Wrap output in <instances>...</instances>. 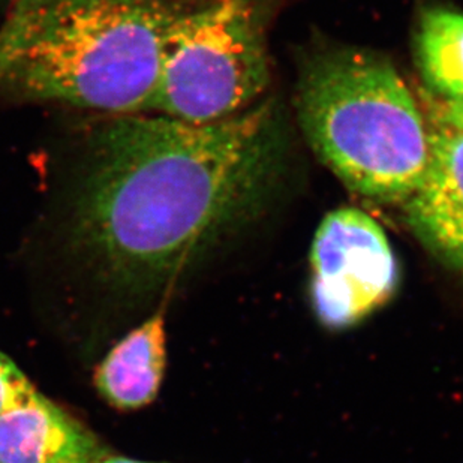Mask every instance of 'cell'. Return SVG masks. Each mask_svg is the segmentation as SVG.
I'll list each match as a JSON object with an SVG mask.
<instances>
[{"mask_svg":"<svg viewBox=\"0 0 463 463\" xmlns=\"http://www.w3.org/2000/svg\"><path fill=\"white\" fill-rule=\"evenodd\" d=\"M402 207L420 243L463 279V131L430 127L428 170Z\"/></svg>","mask_w":463,"mask_h":463,"instance_id":"obj_6","label":"cell"},{"mask_svg":"<svg viewBox=\"0 0 463 463\" xmlns=\"http://www.w3.org/2000/svg\"><path fill=\"white\" fill-rule=\"evenodd\" d=\"M276 0H184L162 45L154 111L193 125L248 109L270 83Z\"/></svg>","mask_w":463,"mask_h":463,"instance_id":"obj_4","label":"cell"},{"mask_svg":"<svg viewBox=\"0 0 463 463\" xmlns=\"http://www.w3.org/2000/svg\"><path fill=\"white\" fill-rule=\"evenodd\" d=\"M310 147L351 193L380 204L411 197L430 159V127L387 59L364 50L321 52L298 86Z\"/></svg>","mask_w":463,"mask_h":463,"instance_id":"obj_3","label":"cell"},{"mask_svg":"<svg viewBox=\"0 0 463 463\" xmlns=\"http://www.w3.org/2000/svg\"><path fill=\"white\" fill-rule=\"evenodd\" d=\"M433 122L442 127L463 131V98L459 99H439L429 97Z\"/></svg>","mask_w":463,"mask_h":463,"instance_id":"obj_11","label":"cell"},{"mask_svg":"<svg viewBox=\"0 0 463 463\" xmlns=\"http://www.w3.org/2000/svg\"><path fill=\"white\" fill-rule=\"evenodd\" d=\"M414 52L415 65L430 97L463 98V13L444 6L421 9Z\"/></svg>","mask_w":463,"mask_h":463,"instance_id":"obj_9","label":"cell"},{"mask_svg":"<svg viewBox=\"0 0 463 463\" xmlns=\"http://www.w3.org/2000/svg\"><path fill=\"white\" fill-rule=\"evenodd\" d=\"M310 303L319 323L345 330L393 298L399 267L389 237L355 207L333 210L310 248Z\"/></svg>","mask_w":463,"mask_h":463,"instance_id":"obj_5","label":"cell"},{"mask_svg":"<svg viewBox=\"0 0 463 463\" xmlns=\"http://www.w3.org/2000/svg\"><path fill=\"white\" fill-rule=\"evenodd\" d=\"M165 369V318L159 310L107 353L95 369L93 385L109 407L138 411L157 398Z\"/></svg>","mask_w":463,"mask_h":463,"instance_id":"obj_8","label":"cell"},{"mask_svg":"<svg viewBox=\"0 0 463 463\" xmlns=\"http://www.w3.org/2000/svg\"><path fill=\"white\" fill-rule=\"evenodd\" d=\"M270 102L206 125L116 116L84 145L61 206L68 257L105 293H166L248 207L270 168Z\"/></svg>","mask_w":463,"mask_h":463,"instance_id":"obj_1","label":"cell"},{"mask_svg":"<svg viewBox=\"0 0 463 463\" xmlns=\"http://www.w3.org/2000/svg\"><path fill=\"white\" fill-rule=\"evenodd\" d=\"M97 463H157V462H146V460L131 459V458H125V456L118 455H105L102 459L98 460Z\"/></svg>","mask_w":463,"mask_h":463,"instance_id":"obj_12","label":"cell"},{"mask_svg":"<svg viewBox=\"0 0 463 463\" xmlns=\"http://www.w3.org/2000/svg\"><path fill=\"white\" fill-rule=\"evenodd\" d=\"M35 385L11 357L0 351V414L35 393Z\"/></svg>","mask_w":463,"mask_h":463,"instance_id":"obj_10","label":"cell"},{"mask_svg":"<svg viewBox=\"0 0 463 463\" xmlns=\"http://www.w3.org/2000/svg\"><path fill=\"white\" fill-rule=\"evenodd\" d=\"M105 455L92 429L38 390L0 414V463H97Z\"/></svg>","mask_w":463,"mask_h":463,"instance_id":"obj_7","label":"cell"},{"mask_svg":"<svg viewBox=\"0 0 463 463\" xmlns=\"http://www.w3.org/2000/svg\"><path fill=\"white\" fill-rule=\"evenodd\" d=\"M184 2L13 0L0 26V98L152 113L162 45Z\"/></svg>","mask_w":463,"mask_h":463,"instance_id":"obj_2","label":"cell"}]
</instances>
